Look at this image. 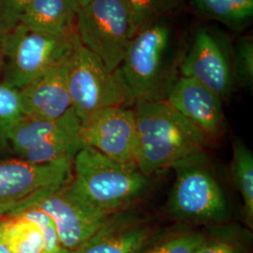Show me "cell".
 Wrapping results in <instances>:
<instances>
[{
  "label": "cell",
  "mask_w": 253,
  "mask_h": 253,
  "mask_svg": "<svg viewBox=\"0 0 253 253\" xmlns=\"http://www.w3.org/2000/svg\"><path fill=\"white\" fill-rule=\"evenodd\" d=\"M179 37L172 16L143 27L115 72L131 103L164 99L179 67Z\"/></svg>",
  "instance_id": "obj_2"
},
{
  "label": "cell",
  "mask_w": 253,
  "mask_h": 253,
  "mask_svg": "<svg viewBox=\"0 0 253 253\" xmlns=\"http://www.w3.org/2000/svg\"><path fill=\"white\" fill-rule=\"evenodd\" d=\"M156 237L147 219L125 210L110 216L87 241L70 253H143Z\"/></svg>",
  "instance_id": "obj_12"
},
{
  "label": "cell",
  "mask_w": 253,
  "mask_h": 253,
  "mask_svg": "<svg viewBox=\"0 0 253 253\" xmlns=\"http://www.w3.org/2000/svg\"><path fill=\"white\" fill-rule=\"evenodd\" d=\"M231 173L243 200V217L248 228L253 226V154L240 140L233 143Z\"/></svg>",
  "instance_id": "obj_19"
},
{
  "label": "cell",
  "mask_w": 253,
  "mask_h": 253,
  "mask_svg": "<svg viewBox=\"0 0 253 253\" xmlns=\"http://www.w3.org/2000/svg\"><path fill=\"white\" fill-rule=\"evenodd\" d=\"M81 120L73 109L64 117L48 120L23 116L4 134L2 140L7 142L13 151L20 156L26 150L48 141L55 136L81 129Z\"/></svg>",
  "instance_id": "obj_15"
},
{
  "label": "cell",
  "mask_w": 253,
  "mask_h": 253,
  "mask_svg": "<svg viewBox=\"0 0 253 253\" xmlns=\"http://www.w3.org/2000/svg\"><path fill=\"white\" fill-rule=\"evenodd\" d=\"M68 182L47 191L27 208H35L51 217L60 243L66 251L73 253L87 241L110 216L95 210L78 197Z\"/></svg>",
  "instance_id": "obj_10"
},
{
  "label": "cell",
  "mask_w": 253,
  "mask_h": 253,
  "mask_svg": "<svg viewBox=\"0 0 253 253\" xmlns=\"http://www.w3.org/2000/svg\"><path fill=\"white\" fill-rule=\"evenodd\" d=\"M206 238V233L189 231L155 241L143 253H196Z\"/></svg>",
  "instance_id": "obj_23"
},
{
  "label": "cell",
  "mask_w": 253,
  "mask_h": 253,
  "mask_svg": "<svg viewBox=\"0 0 253 253\" xmlns=\"http://www.w3.org/2000/svg\"><path fill=\"white\" fill-rule=\"evenodd\" d=\"M233 66L235 82L243 86L253 88V37L241 36L233 44Z\"/></svg>",
  "instance_id": "obj_24"
},
{
  "label": "cell",
  "mask_w": 253,
  "mask_h": 253,
  "mask_svg": "<svg viewBox=\"0 0 253 253\" xmlns=\"http://www.w3.org/2000/svg\"><path fill=\"white\" fill-rule=\"evenodd\" d=\"M84 146L81 129L62 133L26 150L19 157L34 163H50L74 159Z\"/></svg>",
  "instance_id": "obj_21"
},
{
  "label": "cell",
  "mask_w": 253,
  "mask_h": 253,
  "mask_svg": "<svg viewBox=\"0 0 253 253\" xmlns=\"http://www.w3.org/2000/svg\"><path fill=\"white\" fill-rule=\"evenodd\" d=\"M135 164L150 177L205 154L207 136L165 99L135 102Z\"/></svg>",
  "instance_id": "obj_1"
},
{
  "label": "cell",
  "mask_w": 253,
  "mask_h": 253,
  "mask_svg": "<svg viewBox=\"0 0 253 253\" xmlns=\"http://www.w3.org/2000/svg\"><path fill=\"white\" fill-rule=\"evenodd\" d=\"M90 1H92V0H71V2L73 4V9H75L76 13L79 9H82L83 7H84Z\"/></svg>",
  "instance_id": "obj_29"
},
{
  "label": "cell",
  "mask_w": 253,
  "mask_h": 253,
  "mask_svg": "<svg viewBox=\"0 0 253 253\" xmlns=\"http://www.w3.org/2000/svg\"><path fill=\"white\" fill-rule=\"evenodd\" d=\"M32 0H0V25L8 32L19 24Z\"/></svg>",
  "instance_id": "obj_27"
},
{
  "label": "cell",
  "mask_w": 253,
  "mask_h": 253,
  "mask_svg": "<svg viewBox=\"0 0 253 253\" xmlns=\"http://www.w3.org/2000/svg\"><path fill=\"white\" fill-rule=\"evenodd\" d=\"M81 138L84 145L113 161L134 164L137 139L134 111L126 106L101 110L82 125Z\"/></svg>",
  "instance_id": "obj_11"
},
{
  "label": "cell",
  "mask_w": 253,
  "mask_h": 253,
  "mask_svg": "<svg viewBox=\"0 0 253 253\" xmlns=\"http://www.w3.org/2000/svg\"><path fill=\"white\" fill-rule=\"evenodd\" d=\"M23 117L20 91L0 82V138Z\"/></svg>",
  "instance_id": "obj_25"
},
{
  "label": "cell",
  "mask_w": 253,
  "mask_h": 253,
  "mask_svg": "<svg viewBox=\"0 0 253 253\" xmlns=\"http://www.w3.org/2000/svg\"><path fill=\"white\" fill-rule=\"evenodd\" d=\"M165 100L207 137H218L222 133V100L199 82L181 75L176 77Z\"/></svg>",
  "instance_id": "obj_13"
},
{
  "label": "cell",
  "mask_w": 253,
  "mask_h": 253,
  "mask_svg": "<svg viewBox=\"0 0 253 253\" xmlns=\"http://www.w3.org/2000/svg\"><path fill=\"white\" fill-rule=\"evenodd\" d=\"M71 190L91 208L111 216L125 211L150 187V177L134 164L118 163L90 146L75 155Z\"/></svg>",
  "instance_id": "obj_3"
},
{
  "label": "cell",
  "mask_w": 253,
  "mask_h": 253,
  "mask_svg": "<svg viewBox=\"0 0 253 253\" xmlns=\"http://www.w3.org/2000/svg\"><path fill=\"white\" fill-rule=\"evenodd\" d=\"M17 214L32 219L40 227L44 239L46 253H70L60 243L54 221L45 213L35 208H27Z\"/></svg>",
  "instance_id": "obj_26"
},
{
  "label": "cell",
  "mask_w": 253,
  "mask_h": 253,
  "mask_svg": "<svg viewBox=\"0 0 253 253\" xmlns=\"http://www.w3.org/2000/svg\"><path fill=\"white\" fill-rule=\"evenodd\" d=\"M68 58L19 90L23 116L54 120L73 109L67 86Z\"/></svg>",
  "instance_id": "obj_14"
},
{
  "label": "cell",
  "mask_w": 253,
  "mask_h": 253,
  "mask_svg": "<svg viewBox=\"0 0 253 253\" xmlns=\"http://www.w3.org/2000/svg\"><path fill=\"white\" fill-rule=\"evenodd\" d=\"M67 86L82 125L103 109L131 104L116 73L80 41L67 60Z\"/></svg>",
  "instance_id": "obj_6"
},
{
  "label": "cell",
  "mask_w": 253,
  "mask_h": 253,
  "mask_svg": "<svg viewBox=\"0 0 253 253\" xmlns=\"http://www.w3.org/2000/svg\"><path fill=\"white\" fill-rule=\"evenodd\" d=\"M205 161L203 154L173 167L175 180L168 201L169 213L189 223L226 224L230 217L226 196Z\"/></svg>",
  "instance_id": "obj_4"
},
{
  "label": "cell",
  "mask_w": 253,
  "mask_h": 253,
  "mask_svg": "<svg viewBox=\"0 0 253 253\" xmlns=\"http://www.w3.org/2000/svg\"><path fill=\"white\" fill-rule=\"evenodd\" d=\"M130 13L134 35L145 26L180 9L185 0H124Z\"/></svg>",
  "instance_id": "obj_22"
},
{
  "label": "cell",
  "mask_w": 253,
  "mask_h": 253,
  "mask_svg": "<svg viewBox=\"0 0 253 253\" xmlns=\"http://www.w3.org/2000/svg\"><path fill=\"white\" fill-rule=\"evenodd\" d=\"M0 238L9 253H46L40 227L21 214L0 217Z\"/></svg>",
  "instance_id": "obj_17"
},
{
  "label": "cell",
  "mask_w": 253,
  "mask_h": 253,
  "mask_svg": "<svg viewBox=\"0 0 253 253\" xmlns=\"http://www.w3.org/2000/svg\"><path fill=\"white\" fill-rule=\"evenodd\" d=\"M73 162V159L50 163L23 159L0 162V217L17 214L47 191L68 182Z\"/></svg>",
  "instance_id": "obj_9"
},
{
  "label": "cell",
  "mask_w": 253,
  "mask_h": 253,
  "mask_svg": "<svg viewBox=\"0 0 253 253\" xmlns=\"http://www.w3.org/2000/svg\"><path fill=\"white\" fill-rule=\"evenodd\" d=\"M75 30L83 45L115 73L134 37L124 0H92L76 13Z\"/></svg>",
  "instance_id": "obj_7"
},
{
  "label": "cell",
  "mask_w": 253,
  "mask_h": 253,
  "mask_svg": "<svg viewBox=\"0 0 253 253\" xmlns=\"http://www.w3.org/2000/svg\"><path fill=\"white\" fill-rule=\"evenodd\" d=\"M78 41L76 32L50 35L18 24L7 32L3 82L20 90L38 76L65 61Z\"/></svg>",
  "instance_id": "obj_5"
},
{
  "label": "cell",
  "mask_w": 253,
  "mask_h": 253,
  "mask_svg": "<svg viewBox=\"0 0 253 253\" xmlns=\"http://www.w3.org/2000/svg\"><path fill=\"white\" fill-rule=\"evenodd\" d=\"M76 11L71 0H32L19 24L41 33L67 35L76 32Z\"/></svg>",
  "instance_id": "obj_16"
},
{
  "label": "cell",
  "mask_w": 253,
  "mask_h": 253,
  "mask_svg": "<svg viewBox=\"0 0 253 253\" xmlns=\"http://www.w3.org/2000/svg\"><path fill=\"white\" fill-rule=\"evenodd\" d=\"M252 235L237 225L209 227L196 253H251Z\"/></svg>",
  "instance_id": "obj_20"
},
{
  "label": "cell",
  "mask_w": 253,
  "mask_h": 253,
  "mask_svg": "<svg viewBox=\"0 0 253 253\" xmlns=\"http://www.w3.org/2000/svg\"><path fill=\"white\" fill-rule=\"evenodd\" d=\"M6 36H7V31L0 25V71H2L4 67Z\"/></svg>",
  "instance_id": "obj_28"
},
{
  "label": "cell",
  "mask_w": 253,
  "mask_h": 253,
  "mask_svg": "<svg viewBox=\"0 0 253 253\" xmlns=\"http://www.w3.org/2000/svg\"><path fill=\"white\" fill-rule=\"evenodd\" d=\"M178 69L181 76L199 82L221 100L227 98L235 82L233 43L228 34L208 25L196 27Z\"/></svg>",
  "instance_id": "obj_8"
},
{
  "label": "cell",
  "mask_w": 253,
  "mask_h": 253,
  "mask_svg": "<svg viewBox=\"0 0 253 253\" xmlns=\"http://www.w3.org/2000/svg\"><path fill=\"white\" fill-rule=\"evenodd\" d=\"M204 18L216 21L230 30L241 32L253 19V0H190Z\"/></svg>",
  "instance_id": "obj_18"
},
{
  "label": "cell",
  "mask_w": 253,
  "mask_h": 253,
  "mask_svg": "<svg viewBox=\"0 0 253 253\" xmlns=\"http://www.w3.org/2000/svg\"><path fill=\"white\" fill-rule=\"evenodd\" d=\"M0 253H9L8 249L6 248V246L2 242L1 238H0Z\"/></svg>",
  "instance_id": "obj_30"
}]
</instances>
